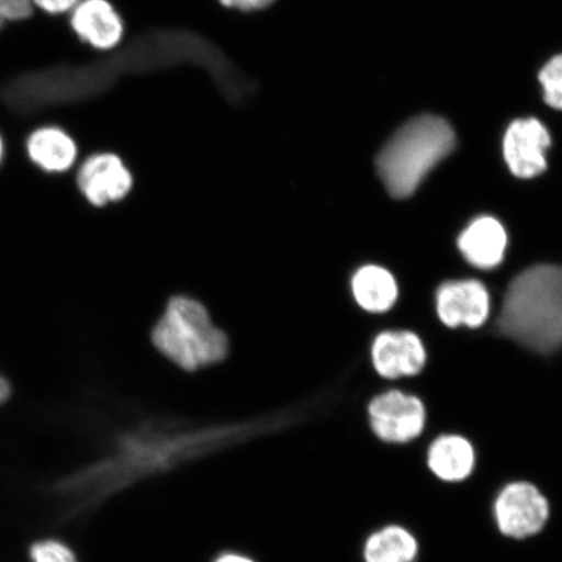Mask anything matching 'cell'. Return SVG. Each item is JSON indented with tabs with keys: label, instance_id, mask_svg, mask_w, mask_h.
<instances>
[{
	"label": "cell",
	"instance_id": "obj_6",
	"mask_svg": "<svg viewBox=\"0 0 562 562\" xmlns=\"http://www.w3.org/2000/svg\"><path fill=\"white\" fill-rule=\"evenodd\" d=\"M133 175L125 161L111 151L91 154L76 173V187L93 207L121 202L132 192Z\"/></svg>",
	"mask_w": 562,
	"mask_h": 562
},
{
	"label": "cell",
	"instance_id": "obj_25",
	"mask_svg": "<svg viewBox=\"0 0 562 562\" xmlns=\"http://www.w3.org/2000/svg\"><path fill=\"white\" fill-rule=\"evenodd\" d=\"M5 25L7 24L4 23V21L0 20V32H2L4 30Z\"/></svg>",
	"mask_w": 562,
	"mask_h": 562
},
{
	"label": "cell",
	"instance_id": "obj_10",
	"mask_svg": "<svg viewBox=\"0 0 562 562\" xmlns=\"http://www.w3.org/2000/svg\"><path fill=\"white\" fill-rule=\"evenodd\" d=\"M490 307V294L481 281H447L439 286L437 311L447 327H481L488 319Z\"/></svg>",
	"mask_w": 562,
	"mask_h": 562
},
{
	"label": "cell",
	"instance_id": "obj_24",
	"mask_svg": "<svg viewBox=\"0 0 562 562\" xmlns=\"http://www.w3.org/2000/svg\"><path fill=\"white\" fill-rule=\"evenodd\" d=\"M7 156V139L0 130V167L3 166Z\"/></svg>",
	"mask_w": 562,
	"mask_h": 562
},
{
	"label": "cell",
	"instance_id": "obj_22",
	"mask_svg": "<svg viewBox=\"0 0 562 562\" xmlns=\"http://www.w3.org/2000/svg\"><path fill=\"white\" fill-rule=\"evenodd\" d=\"M276 0H244V11H261L270 7Z\"/></svg>",
	"mask_w": 562,
	"mask_h": 562
},
{
	"label": "cell",
	"instance_id": "obj_7",
	"mask_svg": "<svg viewBox=\"0 0 562 562\" xmlns=\"http://www.w3.org/2000/svg\"><path fill=\"white\" fill-rule=\"evenodd\" d=\"M23 144L27 161L48 176L74 170L80 157V146L75 136L58 123L34 125Z\"/></svg>",
	"mask_w": 562,
	"mask_h": 562
},
{
	"label": "cell",
	"instance_id": "obj_14",
	"mask_svg": "<svg viewBox=\"0 0 562 562\" xmlns=\"http://www.w3.org/2000/svg\"><path fill=\"white\" fill-rule=\"evenodd\" d=\"M351 292L358 305L369 313H385L395 305L397 281L381 266L368 265L351 279Z\"/></svg>",
	"mask_w": 562,
	"mask_h": 562
},
{
	"label": "cell",
	"instance_id": "obj_16",
	"mask_svg": "<svg viewBox=\"0 0 562 562\" xmlns=\"http://www.w3.org/2000/svg\"><path fill=\"white\" fill-rule=\"evenodd\" d=\"M544 90V101L552 109L562 110V55L547 63L539 75Z\"/></svg>",
	"mask_w": 562,
	"mask_h": 562
},
{
	"label": "cell",
	"instance_id": "obj_3",
	"mask_svg": "<svg viewBox=\"0 0 562 562\" xmlns=\"http://www.w3.org/2000/svg\"><path fill=\"white\" fill-rule=\"evenodd\" d=\"M153 346L184 371H196L226 360L229 339L199 300L173 296L151 331Z\"/></svg>",
	"mask_w": 562,
	"mask_h": 562
},
{
	"label": "cell",
	"instance_id": "obj_8",
	"mask_svg": "<svg viewBox=\"0 0 562 562\" xmlns=\"http://www.w3.org/2000/svg\"><path fill=\"white\" fill-rule=\"evenodd\" d=\"M67 21L75 37L95 52L115 50L124 38V21L110 0H81Z\"/></svg>",
	"mask_w": 562,
	"mask_h": 562
},
{
	"label": "cell",
	"instance_id": "obj_5",
	"mask_svg": "<svg viewBox=\"0 0 562 562\" xmlns=\"http://www.w3.org/2000/svg\"><path fill=\"white\" fill-rule=\"evenodd\" d=\"M426 419L424 403L402 391L384 392L369 404L371 430L389 445H406L419 438Z\"/></svg>",
	"mask_w": 562,
	"mask_h": 562
},
{
	"label": "cell",
	"instance_id": "obj_4",
	"mask_svg": "<svg viewBox=\"0 0 562 562\" xmlns=\"http://www.w3.org/2000/svg\"><path fill=\"white\" fill-rule=\"evenodd\" d=\"M551 508L543 492L526 481L510 482L498 492L494 518L498 531L512 539H527L542 531Z\"/></svg>",
	"mask_w": 562,
	"mask_h": 562
},
{
	"label": "cell",
	"instance_id": "obj_20",
	"mask_svg": "<svg viewBox=\"0 0 562 562\" xmlns=\"http://www.w3.org/2000/svg\"><path fill=\"white\" fill-rule=\"evenodd\" d=\"M213 562H256L246 554L236 552H223Z\"/></svg>",
	"mask_w": 562,
	"mask_h": 562
},
{
	"label": "cell",
	"instance_id": "obj_19",
	"mask_svg": "<svg viewBox=\"0 0 562 562\" xmlns=\"http://www.w3.org/2000/svg\"><path fill=\"white\" fill-rule=\"evenodd\" d=\"M80 2L81 0H32L35 12L53 19L68 16Z\"/></svg>",
	"mask_w": 562,
	"mask_h": 562
},
{
	"label": "cell",
	"instance_id": "obj_17",
	"mask_svg": "<svg viewBox=\"0 0 562 562\" xmlns=\"http://www.w3.org/2000/svg\"><path fill=\"white\" fill-rule=\"evenodd\" d=\"M32 562H79L70 548L56 539L40 540L31 548Z\"/></svg>",
	"mask_w": 562,
	"mask_h": 562
},
{
	"label": "cell",
	"instance_id": "obj_15",
	"mask_svg": "<svg viewBox=\"0 0 562 562\" xmlns=\"http://www.w3.org/2000/svg\"><path fill=\"white\" fill-rule=\"evenodd\" d=\"M418 553L417 538L398 525L372 532L363 546L364 562H416Z\"/></svg>",
	"mask_w": 562,
	"mask_h": 562
},
{
	"label": "cell",
	"instance_id": "obj_2",
	"mask_svg": "<svg viewBox=\"0 0 562 562\" xmlns=\"http://www.w3.org/2000/svg\"><path fill=\"white\" fill-rule=\"evenodd\" d=\"M454 147V131L445 119L414 117L378 154V173L393 199H409Z\"/></svg>",
	"mask_w": 562,
	"mask_h": 562
},
{
	"label": "cell",
	"instance_id": "obj_1",
	"mask_svg": "<svg viewBox=\"0 0 562 562\" xmlns=\"http://www.w3.org/2000/svg\"><path fill=\"white\" fill-rule=\"evenodd\" d=\"M496 328L540 355L562 348V266H532L513 279Z\"/></svg>",
	"mask_w": 562,
	"mask_h": 562
},
{
	"label": "cell",
	"instance_id": "obj_9",
	"mask_svg": "<svg viewBox=\"0 0 562 562\" xmlns=\"http://www.w3.org/2000/svg\"><path fill=\"white\" fill-rule=\"evenodd\" d=\"M551 136L537 119L513 122L504 136V159L517 178L531 179L547 170L546 151Z\"/></svg>",
	"mask_w": 562,
	"mask_h": 562
},
{
	"label": "cell",
	"instance_id": "obj_12",
	"mask_svg": "<svg viewBox=\"0 0 562 562\" xmlns=\"http://www.w3.org/2000/svg\"><path fill=\"white\" fill-rule=\"evenodd\" d=\"M507 246V232L492 216L476 217L459 237L462 256L469 263L482 270L495 269L501 265Z\"/></svg>",
	"mask_w": 562,
	"mask_h": 562
},
{
	"label": "cell",
	"instance_id": "obj_21",
	"mask_svg": "<svg viewBox=\"0 0 562 562\" xmlns=\"http://www.w3.org/2000/svg\"><path fill=\"white\" fill-rule=\"evenodd\" d=\"M12 395V385L9 379L0 375V406L9 402Z\"/></svg>",
	"mask_w": 562,
	"mask_h": 562
},
{
	"label": "cell",
	"instance_id": "obj_11",
	"mask_svg": "<svg viewBox=\"0 0 562 562\" xmlns=\"http://www.w3.org/2000/svg\"><path fill=\"white\" fill-rule=\"evenodd\" d=\"M372 363L385 379L417 375L426 363V349L418 335L411 331H385L376 336L371 348Z\"/></svg>",
	"mask_w": 562,
	"mask_h": 562
},
{
	"label": "cell",
	"instance_id": "obj_13",
	"mask_svg": "<svg viewBox=\"0 0 562 562\" xmlns=\"http://www.w3.org/2000/svg\"><path fill=\"white\" fill-rule=\"evenodd\" d=\"M475 461L472 442L461 435H441L428 447L427 467L442 482L459 483L468 480L474 472Z\"/></svg>",
	"mask_w": 562,
	"mask_h": 562
},
{
	"label": "cell",
	"instance_id": "obj_18",
	"mask_svg": "<svg viewBox=\"0 0 562 562\" xmlns=\"http://www.w3.org/2000/svg\"><path fill=\"white\" fill-rule=\"evenodd\" d=\"M34 15L32 0H0V20L5 24L24 23Z\"/></svg>",
	"mask_w": 562,
	"mask_h": 562
},
{
	"label": "cell",
	"instance_id": "obj_23",
	"mask_svg": "<svg viewBox=\"0 0 562 562\" xmlns=\"http://www.w3.org/2000/svg\"><path fill=\"white\" fill-rule=\"evenodd\" d=\"M220 2L227 9L244 11V0H220Z\"/></svg>",
	"mask_w": 562,
	"mask_h": 562
}]
</instances>
